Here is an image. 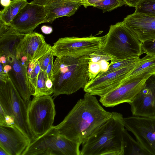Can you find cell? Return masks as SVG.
Segmentation results:
<instances>
[{"instance_id": "cell-26", "label": "cell", "mask_w": 155, "mask_h": 155, "mask_svg": "<svg viewBox=\"0 0 155 155\" xmlns=\"http://www.w3.org/2000/svg\"><path fill=\"white\" fill-rule=\"evenodd\" d=\"M135 8L136 13L155 14V0H141Z\"/></svg>"}, {"instance_id": "cell-11", "label": "cell", "mask_w": 155, "mask_h": 155, "mask_svg": "<svg viewBox=\"0 0 155 155\" xmlns=\"http://www.w3.org/2000/svg\"><path fill=\"white\" fill-rule=\"evenodd\" d=\"M152 75L142 74L126 81L117 88L101 97L99 101L106 107H113L125 103L130 104L143 87L147 80Z\"/></svg>"}, {"instance_id": "cell-17", "label": "cell", "mask_w": 155, "mask_h": 155, "mask_svg": "<svg viewBox=\"0 0 155 155\" xmlns=\"http://www.w3.org/2000/svg\"><path fill=\"white\" fill-rule=\"evenodd\" d=\"M7 57L8 64L12 66L8 73L20 95L27 104L31 101L32 95L27 73V68L20 59L15 56L10 55Z\"/></svg>"}, {"instance_id": "cell-23", "label": "cell", "mask_w": 155, "mask_h": 155, "mask_svg": "<svg viewBox=\"0 0 155 155\" xmlns=\"http://www.w3.org/2000/svg\"><path fill=\"white\" fill-rule=\"evenodd\" d=\"M48 78L46 72L41 70L38 75L35 91L33 95L34 97L53 94V90L49 89L46 87V83Z\"/></svg>"}, {"instance_id": "cell-32", "label": "cell", "mask_w": 155, "mask_h": 155, "mask_svg": "<svg viewBox=\"0 0 155 155\" xmlns=\"http://www.w3.org/2000/svg\"><path fill=\"white\" fill-rule=\"evenodd\" d=\"M52 54L51 48L48 52L37 60L39 63L41 71L46 72Z\"/></svg>"}, {"instance_id": "cell-18", "label": "cell", "mask_w": 155, "mask_h": 155, "mask_svg": "<svg viewBox=\"0 0 155 155\" xmlns=\"http://www.w3.org/2000/svg\"><path fill=\"white\" fill-rule=\"evenodd\" d=\"M82 5L81 0H52L45 7L46 23H52L56 19L73 15Z\"/></svg>"}, {"instance_id": "cell-2", "label": "cell", "mask_w": 155, "mask_h": 155, "mask_svg": "<svg viewBox=\"0 0 155 155\" xmlns=\"http://www.w3.org/2000/svg\"><path fill=\"white\" fill-rule=\"evenodd\" d=\"M124 117L112 112L111 117L82 143L80 155H124Z\"/></svg>"}, {"instance_id": "cell-15", "label": "cell", "mask_w": 155, "mask_h": 155, "mask_svg": "<svg viewBox=\"0 0 155 155\" xmlns=\"http://www.w3.org/2000/svg\"><path fill=\"white\" fill-rule=\"evenodd\" d=\"M51 46L45 41L44 36L35 32L26 34L17 51L15 57L20 59L26 56L29 63L36 62L48 52Z\"/></svg>"}, {"instance_id": "cell-41", "label": "cell", "mask_w": 155, "mask_h": 155, "mask_svg": "<svg viewBox=\"0 0 155 155\" xmlns=\"http://www.w3.org/2000/svg\"><path fill=\"white\" fill-rule=\"evenodd\" d=\"M0 62L3 66L8 64L7 57L5 55H0Z\"/></svg>"}, {"instance_id": "cell-28", "label": "cell", "mask_w": 155, "mask_h": 155, "mask_svg": "<svg viewBox=\"0 0 155 155\" xmlns=\"http://www.w3.org/2000/svg\"><path fill=\"white\" fill-rule=\"evenodd\" d=\"M101 72L100 61L93 62L89 61L88 68V74L90 80L94 78Z\"/></svg>"}, {"instance_id": "cell-43", "label": "cell", "mask_w": 155, "mask_h": 155, "mask_svg": "<svg viewBox=\"0 0 155 155\" xmlns=\"http://www.w3.org/2000/svg\"><path fill=\"white\" fill-rule=\"evenodd\" d=\"M12 68V66L8 64L4 66V71L8 74V73L11 71Z\"/></svg>"}, {"instance_id": "cell-34", "label": "cell", "mask_w": 155, "mask_h": 155, "mask_svg": "<svg viewBox=\"0 0 155 155\" xmlns=\"http://www.w3.org/2000/svg\"><path fill=\"white\" fill-rule=\"evenodd\" d=\"M0 81L1 82H6L9 77L8 74L6 73L4 70V66L0 63Z\"/></svg>"}, {"instance_id": "cell-38", "label": "cell", "mask_w": 155, "mask_h": 155, "mask_svg": "<svg viewBox=\"0 0 155 155\" xmlns=\"http://www.w3.org/2000/svg\"><path fill=\"white\" fill-rule=\"evenodd\" d=\"M41 30L43 33L46 35L49 34L53 31V28L51 27L45 25L41 26Z\"/></svg>"}, {"instance_id": "cell-8", "label": "cell", "mask_w": 155, "mask_h": 155, "mask_svg": "<svg viewBox=\"0 0 155 155\" xmlns=\"http://www.w3.org/2000/svg\"><path fill=\"white\" fill-rule=\"evenodd\" d=\"M105 35H91L82 37H70L59 38L51 46L52 54L56 57H81L101 49Z\"/></svg>"}, {"instance_id": "cell-6", "label": "cell", "mask_w": 155, "mask_h": 155, "mask_svg": "<svg viewBox=\"0 0 155 155\" xmlns=\"http://www.w3.org/2000/svg\"><path fill=\"white\" fill-rule=\"evenodd\" d=\"M0 106L11 118L15 127L32 141L34 138L27 121V104L10 77L6 82H0Z\"/></svg>"}, {"instance_id": "cell-40", "label": "cell", "mask_w": 155, "mask_h": 155, "mask_svg": "<svg viewBox=\"0 0 155 155\" xmlns=\"http://www.w3.org/2000/svg\"><path fill=\"white\" fill-rule=\"evenodd\" d=\"M46 83V87L48 89L53 90V82L51 79L48 78Z\"/></svg>"}, {"instance_id": "cell-9", "label": "cell", "mask_w": 155, "mask_h": 155, "mask_svg": "<svg viewBox=\"0 0 155 155\" xmlns=\"http://www.w3.org/2000/svg\"><path fill=\"white\" fill-rule=\"evenodd\" d=\"M137 62L110 72L100 73L94 78L87 82L83 88L84 91L94 96H103L123 84Z\"/></svg>"}, {"instance_id": "cell-24", "label": "cell", "mask_w": 155, "mask_h": 155, "mask_svg": "<svg viewBox=\"0 0 155 155\" xmlns=\"http://www.w3.org/2000/svg\"><path fill=\"white\" fill-rule=\"evenodd\" d=\"M140 59L139 57H138L126 58L114 61H111L107 70L102 73H107L130 66L137 62Z\"/></svg>"}, {"instance_id": "cell-27", "label": "cell", "mask_w": 155, "mask_h": 155, "mask_svg": "<svg viewBox=\"0 0 155 155\" xmlns=\"http://www.w3.org/2000/svg\"><path fill=\"white\" fill-rule=\"evenodd\" d=\"M40 71V65L39 62L37 61L35 66L28 77L30 89L33 96L35 91L38 75Z\"/></svg>"}, {"instance_id": "cell-4", "label": "cell", "mask_w": 155, "mask_h": 155, "mask_svg": "<svg viewBox=\"0 0 155 155\" xmlns=\"http://www.w3.org/2000/svg\"><path fill=\"white\" fill-rule=\"evenodd\" d=\"M142 43L122 21L110 26L101 50L114 61L139 57L143 53Z\"/></svg>"}, {"instance_id": "cell-25", "label": "cell", "mask_w": 155, "mask_h": 155, "mask_svg": "<svg viewBox=\"0 0 155 155\" xmlns=\"http://www.w3.org/2000/svg\"><path fill=\"white\" fill-rule=\"evenodd\" d=\"M125 5L122 0H103L95 4L93 7L101 9L103 12H110Z\"/></svg>"}, {"instance_id": "cell-16", "label": "cell", "mask_w": 155, "mask_h": 155, "mask_svg": "<svg viewBox=\"0 0 155 155\" xmlns=\"http://www.w3.org/2000/svg\"><path fill=\"white\" fill-rule=\"evenodd\" d=\"M31 142L17 128L0 126V147L9 155H22Z\"/></svg>"}, {"instance_id": "cell-30", "label": "cell", "mask_w": 155, "mask_h": 155, "mask_svg": "<svg viewBox=\"0 0 155 155\" xmlns=\"http://www.w3.org/2000/svg\"><path fill=\"white\" fill-rule=\"evenodd\" d=\"M142 48L143 53L155 55V38L143 42Z\"/></svg>"}, {"instance_id": "cell-5", "label": "cell", "mask_w": 155, "mask_h": 155, "mask_svg": "<svg viewBox=\"0 0 155 155\" xmlns=\"http://www.w3.org/2000/svg\"><path fill=\"white\" fill-rule=\"evenodd\" d=\"M81 145L60 134L53 126L31 141L22 155H80Z\"/></svg>"}, {"instance_id": "cell-13", "label": "cell", "mask_w": 155, "mask_h": 155, "mask_svg": "<svg viewBox=\"0 0 155 155\" xmlns=\"http://www.w3.org/2000/svg\"><path fill=\"white\" fill-rule=\"evenodd\" d=\"M129 104L133 115L155 117V75L147 80L141 91Z\"/></svg>"}, {"instance_id": "cell-7", "label": "cell", "mask_w": 155, "mask_h": 155, "mask_svg": "<svg viewBox=\"0 0 155 155\" xmlns=\"http://www.w3.org/2000/svg\"><path fill=\"white\" fill-rule=\"evenodd\" d=\"M56 115L53 100L50 95L34 97L27 105V121L34 139L52 126Z\"/></svg>"}, {"instance_id": "cell-33", "label": "cell", "mask_w": 155, "mask_h": 155, "mask_svg": "<svg viewBox=\"0 0 155 155\" xmlns=\"http://www.w3.org/2000/svg\"><path fill=\"white\" fill-rule=\"evenodd\" d=\"M53 56H54L52 54L46 71L48 78L51 79L52 81L53 80V67L54 63Z\"/></svg>"}, {"instance_id": "cell-22", "label": "cell", "mask_w": 155, "mask_h": 155, "mask_svg": "<svg viewBox=\"0 0 155 155\" xmlns=\"http://www.w3.org/2000/svg\"><path fill=\"white\" fill-rule=\"evenodd\" d=\"M124 155H151L137 141L135 140L124 129L123 133Z\"/></svg>"}, {"instance_id": "cell-35", "label": "cell", "mask_w": 155, "mask_h": 155, "mask_svg": "<svg viewBox=\"0 0 155 155\" xmlns=\"http://www.w3.org/2000/svg\"><path fill=\"white\" fill-rule=\"evenodd\" d=\"M82 5L86 8L90 6L93 7L96 3L103 0H81Z\"/></svg>"}, {"instance_id": "cell-21", "label": "cell", "mask_w": 155, "mask_h": 155, "mask_svg": "<svg viewBox=\"0 0 155 155\" xmlns=\"http://www.w3.org/2000/svg\"><path fill=\"white\" fill-rule=\"evenodd\" d=\"M28 2L27 0H13L0 12V21L9 25L13 19Z\"/></svg>"}, {"instance_id": "cell-36", "label": "cell", "mask_w": 155, "mask_h": 155, "mask_svg": "<svg viewBox=\"0 0 155 155\" xmlns=\"http://www.w3.org/2000/svg\"><path fill=\"white\" fill-rule=\"evenodd\" d=\"M125 4L130 7L135 8L141 0H122Z\"/></svg>"}, {"instance_id": "cell-14", "label": "cell", "mask_w": 155, "mask_h": 155, "mask_svg": "<svg viewBox=\"0 0 155 155\" xmlns=\"http://www.w3.org/2000/svg\"><path fill=\"white\" fill-rule=\"evenodd\" d=\"M123 22L142 43L155 38V14L134 12L127 16Z\"/></svg>"}, {"instance_id": "cell-1", "label": "cell", "mask_w": 155, "mask_h": 155, "mask_svg": "<svg viewBox=\"0 0 155 155\" xmlns=\"http://www.w3.org/2000/svg\"><path fill=\"white\" fill-rule=\"evenodd\" d=\"M111 114L103 108L95 96L85 93L63 120L55 127L60 134L81 144Z\"/></svg>"}, {"instance_id": "cell-31", "label": "cell", "mask_w": 155, "mask_h": 155, "mask_svg": "<svg viewBox=\"0 0 155 155\" xmlns=\"http://www.w3.org/2000/svg\"><path fill=\"white\" fill-rule=\"evenodd\" d=\"M89 61L97 62L101 60L111 61V58L104 52L101 49L92 53L89 55Z\"/></svg>"}, {"instance_id": "cell-37", "label": "cell", "mask_w": 155, "mask_h": 155, "mask_svg": "<svg viewBox=\"0 0 155 155\" xmlns=\"http://www.w3.org/2000/svg\"><path fill=\"white\" fill-rule=\"evenodd\" d=\"M100 62L101 68V72L106 71L109 67V62L108 61L104 60H101L100 61Z\"/></svg>"}, {"instance_id": "cell-12", "label": "cell", "mask_w": 155, "mask_h": 155, "mask_svg": "<svg viewBox=\"0 0 155 155\" xmlns=\"http://www.w3.org/2000/svg\"><path fill=\"white\" fill-rule=\"evenodd\" d=\"M46 16L45 6L28 2L9 26L19 32L27 34L34 32L39 25L46 23Z\"/></svg>"}, {"instance_id": "cell-44", "label": "cell", "mask_w": 155, "mask_h": 155, "mask_svg": "<svg viewBox=\"0 0 155 155\" xmlns=\"http://www.w3.org/2000/svg\"><path fill=\"white\" fill-rule=\"evenodd\" d=\"M0 155H9L7 152L0 147Z\"/></svg>"}, {"instance_id": "cell-20", "label": "cell", "mask_w": 155, "mask_h": 155, "mask_svg": "<svg viewBox=\"0 0 155 155\" xmlns=\"http://www.w3.org/2000/svg\"><path fill=\"white\" fill-rule=\"evenodd\" d=\"M151 74L155 75V55L147 54L138 61L136 67L129 73L125 81L142 74Z\"/></svg>"}, {"instance_id": "cell-3", "label": "cell", "mask_w": 155, "mask_h": 155, "mask_svg": "<svg viewBox=\"0 0 155 155\" xmlns=\"http://www.w3.org/2000/svg\"><path fill=\"white\" fill-rule=\"evenodd\" d=\"M89 55L57 57L53 67V96L70 95L84 88L89 81Z\"/></svg>"}, {"instance_id": "cell-42", "label": "cell", "mask_w": 155, "mask_h": 155, "mask_svg": "<svg viewBox=\"0 0 155 155\" xmlns=\"http://www.w3.org/2000/svg\"><path fill=\"white\" fill-rule=\"evenodd\" d=\"M11 1V0H1V4L5 8L9 5Z\"/></svg>"}, {"instance_id": "cell-10", "label": "cell", "mask_w": 155, "mask_h": 155, "mask_svg": "<svg viewBox=\"0 0 155 155\" xmlns=\"http://www.w3.org/2000/svg\"><path fill=\"white\" fill-rule=\"evenodd\" d=\"M125 127L151 155H155V117L133 115L124 117Z\"/></svg>"}, {"instance_id": "cell-19", "label": "cell", "mask_w": 155, "mask_h": 155, "mask_svg": "<svg viewBox=\"0 0 155 155\" xmlns=\"http://www.w3.org/2000/svg\"><path fill=\"white\" fill-rule=\"evenodd\" d=\"M25 34L19 32L0 21V55L15 57Z\"/></svg>"}, {"instance_id": "cell-39", "label": "cell", "mask_w": 155, "mask_h": 155, "mask_svg": "<svg viewBox=\"0 0 155 155\" xmlns=\"http://www.w3.org/2000/svg\"><path fill=\"white\" fill-rule=\"evenodd\" d=\"M52 0H33L30 2L34 4H37L45 6Z\"/></svg>"}, {"instance_id": "cell-29", "label": "cell", "mask_w": 155, "mask_h": 155, "mask_svg": "<svg viewBox=\"0 0 155 155\" xmlns=\"http://www.w3.org/2000/svg\"><path fill=\"white\" fill-rule=\"evenodd\" d=\"M0 126L5 127H15L14 123L11 118L6 113L1 106H0Z\"/></svg>"}]
</instances>
